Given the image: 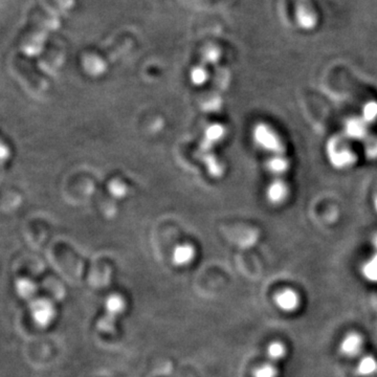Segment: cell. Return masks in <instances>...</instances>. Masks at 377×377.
I'll return each mask as SVG.
<instances>
[{
  "instance_id": "obj_1",
  "label": "cell",
  "mask_w": 377,
  "mask_h": 377,
  "mask_svg": "<svg viewBox=\"0 0 377 377\" xmlns=\"http://www.w3.org/2000/svg\"><path fill=\"white\" fill-rule=\"evenodd\" d=\"M346 140L347 138L345 137L344 138L334 137L330 138L326 145V155L328 160L334 168L340 170L351 168L358 160L356 153L350 148Z\"/></svg>"
},
{
  "instance_id": "obj_2",
  "label": "cell",
  "mask_w": 377,
  "mask_h": 377,
  "mask_svg": "<svg viewBox=\"0 0 377 377\" xmlns=\"http://www.w3.org/2000/svg\"><path fill=\"white\" fill-rule=\"evenodd\" d=\"M255 144L264 153L272 155H285V147L280 137L269 125L257 124L253 130Z\"/></svg>"
},
{
  "instance_id": "obj_3",
  "label": "cell",
  "mask_w": 377,
  "mask_h": 377,
  "mask_svg": "<svg viewBox=\"0 0 377 377\" xmlns=\"http://www.w3.org/2000/svg\"><path fill=\"white\" fill-rule=\"evenodd\" d=\"M125 303L123 299L117 294H113L108 298L106 302V314L100 320L98 327L105 332L113 331L115 328V321L119 318L120 314L124 311Z\"/></svg>"
},
{
  "instance_id": "obj_4",
  "label": "cell",
  "mask_w": 377,
  "mask_h": 377,
  "mask_svg": "<svg viewBox=\"0 0 377 377\" xmlns=\"http://www.w3.org/2000/svg\"><path fill=\"white\" fill-rule=\"evenodd\" d=\"M296 18L299 26L305 31H311L318 24V15L309 0H296Z\"/></svg>"
},
{
  "instance_id": "obj_5",
  "label": "cell",
  "mask_w": 377,
  "mask_h": 377,
  "mask_svg": "<svg viewBox=\"0 0 377 377\" xmlns=\"http://www.w3.org/2000/svg\"><path fill=\"white\" fill-rule=\"evenodd\" d=\"M344 137L347 140H365L369 137V124L361 117L350 118L345 122Z\"/></svg>"
},
{
  "instance_id": "obj_6",
  "label": "cell",
  "mask_w": 377,
  "mask_h": 377,
  "mask_svg": "<svg viewBox=\"0 0 377 377\" xmlns=\"http://www.w3.org/2000/svg\"><path fill=\"white\" fill-rule=\"evenodd\" d=\"M289 195V188L282 178H274L265 190L267 202L273 206H280Z\"/></svg>"
},
{
  "instance_id": "obj_7",
  "label": "cell",
  "mask_w": 377,
  "mask_h": 377,
  "mask_svg": "<svg viewBox=\"0 0 377 377\" xmlns=\"http://www.w3.org/2000/svg\"><path fill=\"white\" fill-rule=\"evenodd\" d=\"M32 312L36 322L42 327L50 324L55 314L53 305L46 300L35 301L32 304Z\"/></svg>"
},
{
  "instance_id": "obj_8",
  "label": "cell",
  "mask_w": 377,
  "mask_h": 377,
  "mask_svg": "<svg viewBox=\"0 0 377 377\" xmlns=\"http://www.w3.org/2000/svg\"><path fill=\"white\" fill-rule=\"evenodd\" d=\"M276 304L283 311H296L300 306V296L292 289H285L276 296Z\"/></svg>"
},
{
  "instance_id": "obj_9",
  "label": "cell",
  "mask_w": 377,
  "mask_h": 377,
  "mask_svg": "<svg viewBox=\"0 0 377 377\" xmlns=\"http://www.w3.org/2000/svg\"><path fill=\"white\" fill-rule=\"evenodd\" d=\"M363 342L361 336L356 334H348L341 343V352L348 358L358 356L363 350Z\"/></svg>"
},
{
  "instance_id": "obj_10",
  "label": "cell",
  "mask_w": 377,
  "mask_h": 377,
  "mask_svg": "<svg viewBox=\"0 0 377 377\" xmlns=\"http://www.w3.org/2000/svg\"><path fill=\"white\" fill-rule=\"evenodd\" d=\"M289 160L284 155H272L267 160V169L274 178H281L289 170Z\"/></svg>"
},
{
  "instance_id": "obj_11",
  "label": "cell",
  "mask_w": 377,
  "mask_h": 377,
  "mask_svg": "<svg viewBox=\"0 0 377 377\" xmlns=\"http://www.w3.org/2000/svg\"><path fill=\"white\" fill-rule=\"evenodd\" d=\"M377 371V361L373 356H363L358 365V372L363 376H370Z\"/></svg>"
},
{
  "instance_id": "obj_12",
  "label": "cell",
  "mask_w": 377,
  "mask_h": 377,
  "mask_svg": "<svg viewBox=\"0 0 377 377\" xmlns=\"http://www.w3.org/2000/svg\"><path fill=\"white\" fill-rule=\"evenodd\" d=\"M361 273L370 282L377 283V253L363 263Z\"/></svg>"
},
{
  "instance_id": "obj_13",
  "label": "cell",
  "mask_w": 377,
  "mask_h": 377,
  "mask_svg": "<svg viewBox=\"0 0 377 377\" xmlns=\"http://www.w3.org/2000/svg\"><path fill=\"white\" fill-rule=\"evenodd\" d=\"M194 251L189 245L178 247L177 251L174 254V261L180 265L187 264L193 258Z\"/></svg>"
},
{
  "instance_id": "obj_14",
  "label": "cell",
  "mask_w": 377,
  "mask_h": 377,
  "mask_svg": "<svg viewBox=\"0 0 377 377\" xmlns=\"http://www.w3.org/2000/svg\"><path fill=\"white\" fill-rule=\"evenodd\" d=\"M361 117L369 125L376 122L377 120V102L369 101L363 105Z\"/></svg>"
},
{
  "instance_id": "obj_15",
  "label": "cell",
  "mask_w": 377,
  "mask_h": 377,
  "mask_svg": "<svg viewBox=\"0 0 377 377\" xmlns=\"http://www.w3.org/2000/svg\"><path fill=\"white\" fill-rule=\"evenodd\" d=\"M286 354V348L281 343H272L267 348V356L272 361H280Z\"/></svg>"
},
{
  "instance_id": "obj_16",
  "label": "cell",
  "mask_w": 377,
  "mask_h": 377,
  "mask_svg": "<svg viewBox=\"0 0 377 377\" xmlns=\"http://www.w3.org/2000/svg\"><path fill=\"white\" fill-rule=\"evenodd\" d=\"M363 149H365V155L368 158L371 160H376L377 158V137H368L366 138Z\"/></svg>"
},
{
  "instance_id": "obj_17",
  "label": "cell",
  "mask_w": 377,
  "mask_h": 377,
  "mask_svg": "<svg viewBox=\"0 0 377 377\" xmlns=\"http://www.w3.org/2000/svg\"><path fill=\"white\" fill-rule=\"evenodd\" d=\"M17 289L20 296H24V299L31 298V296H34L35 294L34 285L28 280L19 281V282H18Z\"/></svg>"
},
{
  "instance_id": "obj_18",
  "label": "cell",
  "mask_w": 377,
  "mask_h": 377,
  "mask_svg": "<svg viewBox=\"0 0 377 377\" xmlns=\"http://www.w3.org/2000/svg\"><path fill=\"white\" fill-rule=\"evenodd\" d=\"M254 376L255 377H277L278 376V370L272 363H265L256 370Z\"/></svg>"
},
{
  "instance_id": "obj_19",
  "label": "cell",
  "mask_w": 377,
  "mask_h": 377,
  "mask_svg": "<svg viewBox=\"0 0 377 377\" xmlns=\"http://www.w3.org/2000/svg\"><path fill=\"white\" fill-rule=\"evenodd\" d=\"M372 243H373L374 249H376L377 253V235H376V237L373 238V241H372Z\"/></svg>"
},
{
  "instance_id": "obj_20",
  "label": "cell",
  "mask_w": 377,
  "mask_h": 377,
  "mask_svg": "<svg viewBox=\"0 0 377 377\" xmlns=\"http://www.w3.org/2000/svg\"><path fill=\"white\" fill-rule=\"evenodd\" d=\"M374 209H376L377 213V196L376 198H374Z\"/></svg>"
}]
</instances>
